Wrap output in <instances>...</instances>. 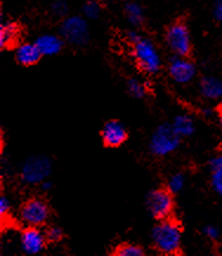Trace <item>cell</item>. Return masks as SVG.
<instances>
[{
    "label": "cell",
    "mask_w": 222,
    "mask_h": 256,
    "mask_svg": "<svg viewBox=\"0 0 222 256\" xmlns=\"http://www.w3.org/2000/svg\"><path fill=\"white\" fill-rule=\"evenodd\" d=\"M152 244L163 255L178 254L182 244V230L178 223L170 218L158 221L152 229Z\"/></svg>",
    "instance_id": "cell-1"
},
{
    "label": "cell",
    "mask_w": 222,
    "mask_h": 256,
    "mask_svg": "<svg viewBox=\"0 0 222 256\" xmlns=\"http://www.w3.org/2000/svg\"><path fill=\"white\" fill-rule=\"evenodd\" d=\"M181 137L175 132L172 124H161L152 134L150 140V150L158 157L170 155L178 149Z\"/></svg>",
    "instance_id": "cell-2"
},
{
    "label": "cell",
    "mask_w": 222,
    "mask_h": 256,
    "mask_svg": "<svg viewBox=\"0 0 222 256\" xmlns=\"http://www.w3.org/2000/svg\"><path fill=\"white\" fill-rule=\"evenodd\" d=\"M138 68L146 74H156L161 68V57L155 45L148 39H141L134 44L132 50Z\"/></svg>",
    "instance_id": "cell-3"
},
{
    "label": "cell",
    "mask_w": 222,
    "mask_h": 256,
    "mask_svg": "<svg viewBox=\"0 0 222 256\" xmlns=\"http://www.w3.org/2000/svg\"><path fill=\"white\" fill-rule=\"evenodd\" d=\"M174 194L169 192L168 188L152 190L146 198V206L150 215L158 221L170 218L174 212Z\"/></svg>",
    "instance_id": "cell-4"
},
{
    "label": "cell",
    "mask_w": 222,
    "mask_h": 256,
    "mask_svg": "<svg viewBox=\"0 0 222 256\" xmlns=\"http://www.w3.org/2000/svg\"><path fill=\"white\" fill-rule=\"evenodd\" d=\"M51 160L45 156H34L25 160L20 170V178L26 184H40L51 172Z\"/></svg>",
    "instance_id": "cell-5"
},
{
    "label": "cell",
    "mask_w": 222,
    "mask_h": 256,
    "mask_svg": "<svg viewBox=\"0 0 222 256\" xmlns=\"http://www.w3.org/2000/svg\"><path fill=\"white\" fill-rule=\"evenodd\" d=\"M20 218L28 227H42L50 218V206L44 200L34 198L20 206Z\"/></svg>",
    "instance_id": "cell-6"
},
{
    "label": "cell",
    "mask_w": 222,
    "mask_h": 256,
    "mask_svg": "<svg viewBox=\"0 0 222 256\" xmlns=\"http://www.w3.org/2000/svg\"><path fill=\"white\" fill-rule=\"evenodd\" d=\"M166 42L176 56L188 57L192 51L190 34L188 28L182 22H176L170 25L166 32Z\"/></svg>",
    "instance_id": "cell-7"
},
{
    "label": "cell",
    "mask_w": 222,
    "mask_h": 256,
    "mask_svg": "<svg viewBox=\"0 0 222 256\" xmlns=\"http://www.w3.org/2000/svg\"><path fill=\"white\" fill-rule=\"evenodd\" d=\"M60 36L64 40L74 45H84L89 40V28L83 18L74 16L62 22Z\"/></svg>",
    "instance_id": "cell-8"
},
{
    "label": "cell",
    "mask_w": 222,
    "mask_h": 256,
    "mask_svg": "<svg viewBox=\"0 0 222 256\" xmlns=\"http://www.w3.org/2000/svg\"><path fill=\"white\" fill-rule=\"evenodd\" d=\"M169 74L176 83L187 84L194 80L195 74H196V68L187 57L175 54V57L172 58L170 63H169Z\"/></svg>",
    "instance_id": "cell-9"
},
{
    "label": "cell",
    "mask_w": 222,
    "mask_h": 256,
    "mask_svg": "<svg viewBox=\"0 0 222 256\" xmlns=\"http://www.w3.org/2000/svg\"><path fill=\"white\" fill-rule=\"evenodd\" d=\"M46 241V235L39 227H28L20 235L22 248L28 255L39 254L45 248Z\"/></svg>",
    "instance_id": "cell-10"
},
{
    "label": "cell",
    "mask_w": 222,
    "mask_h": 256,
    "mask_svg": "<svg viewBox=\"0 0 222 256\" xmlns=\"http://www.w3.org/2000/svg\"><path fill=\"white\" fill-rule=\"evenodd\" d=\"M102 142L108 148L120 146L128 138V131L126 126L118 120H109L104 124L102 131H100Z\"/></svg>",
    "instance_id": "cell-11"
},
{
    "label": "cell",
    "mask_w": 222,
    "mask_h": 256,
    "mask_svg": "<svg viewBox=\"0 0 222 256\" xmlns=\"http://www.w3.org/2000/svg\"><path fill=\"white\" fill-rule=\"evenodd\" d=\"M42 56L43 54H40L37 45L31 44V42L20 44L16 50V59L22 66H32L37 64Z\"/></svg>",
    "instance_id": "cell-12"
},
{
    "label": "cell",
    "mask_w": 222,
    "mask_h": 256,
    "mask_svg": "<svg viewBox=\"0 0 222 256\" xmlns=\"http://www.w3.org/2000/svg\"><path fill=\"white\" fill-rule=\"evenodd\" d=\"M43 56L57 54L63 48V42L54 34L40 36L34 42Z\"/></svg>",
    "instance_id": "cell-13"
},
{
    "label": "cell",
    "mask_w": 222,
    "mask_h": 256,
    "mask_svg": "<svg viewBox=\"0 0 222 256\" xmlns=\"http://www.w3.org/2000/svg\"><path fill=\"white\" fill-rule=\"evenodd\" d=\"M200 91L208 100H218L222 96V82L215 77H204L200 82Z\"/></svg>",
    "instance_id": "cell-14"
},
{
    "label": "cell",
    "mask_w": 222,
    "mask_h": 256,
    "mask_svg": "<svg viewBox=\"0 0 222 256\" xmlns=\"http://www.w3.org/2000/svg\"><path fill=\"white\" fill-rule=\"evenodd\" d=\"M172 126L181 138L192 136L195 131L194 120L188 114H178V116H176L174 122L172 123Z\"/></svg>",
    "instance_id": "cell-15"
},
{
    "label": "cell",
    "mask_w": 222,
    "mask_h": 256,
    "mask_svg": "<svg viewBox=\"0 0 222 256\" xmlns=\"http://www.w3.org/2000/svg\"><path fill=\"white\" fill-rule=\"evenodd\" d=\"M18 38V28L13 22H2L0 25V48H6L13 45Z\"/></svg>",
    "instance_id": "cell-16"
},
{
    "label": "cell",
    "mask_w": 222,
    "mask_h": 256,
    "mask_svg": "<svg viewBox=\"0 0 222 256\" xmlns=\"http://www.w3.org/2000/svg\"><path fill=\"white\" fill-rule=\"evenodd\" d=\"M126 14L130 24L134 26L141 25L143 20H144V12H143V8L141 5H138L137 2H129V4L126 5Z\"/></svg>",
    "instance_id": "cell-17"
},
{
    "label": "cell",
    "mask_w": 222,
    "mask_h": 256,
    "mask_svg": "<svg viewBox=\"0 0 222 256\" xmlns=\"http://www.w3.org/2000/svg\"><path fill=\"white\" fill-rule=\"evenodd\" d=\"M146 254L141 246L134 244H122L117 246L114 250V255L117 256H143Z\"/></svg>",
    "instance_id": "cell-18"
},
{
    "label": "cell",
    "mask_w": 222,
    "mask_h": 256,
    "mask_svg": "<svg viewBox=\"0 0 222 256\" xmlns=\"http://www.w3.org/2000/svg\"><path fill=\"white\" fill-rule=\"evenodd\" d=\"M126 90H128L130 96L134 98H143L148 94L146 85L138 80H136V78H130L126 82Z\"/></svg>",
    "instance_id": "cell-19"
},
{
    "label": "cell",
    "mask_w": 222,
    "mask_h": 256,
    "mask_svg": "<svg viewBox=\"0 0 222 256\" xmlns=\"http://www.w3.org/2000/svg\"><path fill=\"white\" fill-rule=\"evenodd\" d=\"M184 176L182 174H175L172 175L168 180V184H166V188H168L169 192L172 194H178L184 189Z\"/></svg>",
    "instance_id": "cell-20"
},
{
    "label": "cell",
    "mask_w": 222,
    "mask_h": 256,
    "mask_svg": "<svg viewBox=\"0 0 222 256\" xmlns=\"http://www.w3.org/2000/svg\"><path fill=\"white\" fill-rule=\"evenodd\" d=\"M83 12L88 18L94 19L100 16V6L98 2H94V0H89V2H86V5H84Z\"/></svg>",
    "instance_id": "cell-21"
},
{
    "label": "cell",
    "mask_w": 222,
    "mask_h": 256,
    "mask_svg": "<svg viewBox=\"0 0 222 256\" xmlns=\"http://www.w3.org/2000/svg\"><path fill=\"white\" fill-rule=\"evenodd\" d=\"M45 235H46L48 241L50 242H60L62 238H63V230L57 226H52V227L48 228L46 232H45Z\"/></svg>",
    "instance_id": "cell-22"
},
{
    "label": "cell",
    "mask_w": 222,
    "mask_h": 256,
    "mask_svg": "<svg viewBox=\"0 0 222 256\" xmlns=\"http://www.w3.org/2000/svg\"><path fill=\"white\" fill-rule=\"evenodd\" d=\"M212 186L218 195L222 196V170L212 172Z\"/></svg>",
    "instance_id": "cell-23"
},
{
    "label": "cell",
    "mask_w": 222,
    "mask_h": 256,
    "mask_svg": "<svg viewBox=\"0 0 222 256\" xmlns=\"http://www.w3.org/2000/svg\"><path fill=\"white\" fill-rule=\"evenodd\" d=\"M52 12L54 13L58 17H63L64 14H66L68 12V6L66 2H63V0H57L52 4Z\"/></svg>",
    "instance_id": "cell-24"
},
{
    "label": "cell",
    "mask_w": 222,
    "mask_h": 256,
    "mask_svg": "<svg viewBox=\"0 0 222 256\" xmlns=\"http://www.w3.org/2000/svg\"><path fill=\"white\" fill-rule=\"evenodd\" d=\"M10 210H11V203H10L8 198L2 195V198H0V215L2 218L8 214Z\"/></svg>",
    "instance_id": "cell-25"
},
{
    "label": "cell",
    "mask_w": 222,
    "mask_h": 256,
    "mask_svg": "<svg viewBox=\"0 0 222 256\" xmlns=\"http://www.w3.org/2000/svg\"><path fill=\"white\" fill-rule=\"evenodd\" d=\"M204 234L208 238L212 240V241H216L220 236V232H218V229L214 226H208V227L204 228Z\"/></svg>",
    "instance_id": "cell-26"
},
{
    "label": "cell",
    "mask_w": 222,
    "mask_h": 256,
    "mask_svg": "<svg viewBox=\"0 0 222 256\" xmlns=\"http://www.w3.org/2000/svg\"><path fill=\"white\" fill-rule=\"evenodd\" d=\"M210 169L212 172H215V170H222V155L215 156L214 158H212Z\"/></svg>",
    "instance_id": "cell-27"
},
{
    "label": "cell",
    "mask_w": 222,
    "mask_h": 256,
    "mask_svg": "<svg viewBox=\"0 0 222 256\" xmlns=\"http://www.w3.org/2000/svg\"><path fill=\"white\" fill-rule=\"evenodd\" d=\"M214 13H215V17H216L218 20L222 24V0L218 2V4L215 5Z\"/></svg>",
    "instance_id": "cell-28"
},
{
    "label": "cell",
    "mask_w": 222,
    "mask_h": 256,
    "mask_svg": "<svg viewBox=\"0 0 222 256\" xmlns=\"http://www.w3.org/2000/svg\"><path fill=\"white\" fill-rule=\"evenodd\" d=\"M128 39L132 42V44H135V42H137L138 40H141L142 37H141V36H140L138 32L130 31L129 34H128Z\"/></svg>",
    "instance_id": "cell-29"
},
{
    "label": "cell",
    "mask_w": 222,
    "mask_h": 256,
    "mask_svg": "<svg viewBox=\"0 0 222 256\" xmlns=\"http://www.w3.org/2000/svg\"><path fill=\"white\" fill-rule=\"evenodd\" d=\"M40 186H42V189H43L44 192H48V190H50L52 188V183L50 182V180H43V182L40 183Z\"/></svg>",
    "instance_id": "cell-30"
},
{
    "label": "cell",
    "mask_w": 222,
    "mask_h": 256,
    "mask_svg": "<svg viewBox=\"0 0 222 256\" xmlns=\"http://www.w3.org/2000/svg\"><path fill=\"white\" fill-rule=\"evenodd\" d=\"M218 120H220V124L222 126V108H220V110H218Z\"/></svg>",
    "instance_id": "cell-31"
}]
</instances>
